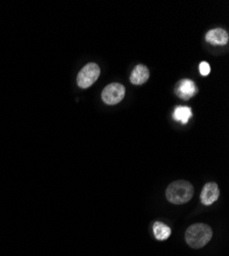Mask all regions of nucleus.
I'll return each instance as SVG.
<instances>
[{"mask_svg":"<svg viewBox=\"0 0 229 256\" xmlns=\"http://www.w3.org/2000/svg\"><path fill=\"white\" fill-rule=\"evenodd\" d=\"M198 92L195 83L190 80V79H182L177 83V86L175 88V92L176 94L184 100H189L190 98H192L193 96H195V94Z\"/></svg>","mask_w":229,"mask_h":256,"instance_id":"5","label":"nucleus"},{"mask_svg":"<svg viewBox=\"0 0 229 256\" xmlns=\"http://www.w3.org/2000/svg\"><path fill=\"white\" fill-rule=\"evenodd\" d=\"M192 117V111L189 108V106H177V108L173 112V118L174 120L182 123V124H187V122L189 121V119Z\"/></svg>","mask_w":229,"mask_h":256,"instance_id":"9","label":"nucleus"},{"mask_svg":"<svg viewBox=\"0 0 229 256\" xmlns=\"http://www.w3.org/2000/svg\"><path fill=\"white\" fill-rule=\"evenodd\" d=\"M149 69L144 65H138L134 68L130 80L134 85H142L149 79Z\"/></svg>","mask_w":229,"mask_h":256,"instance_id":"8","label":"nucleus"},{"mask_svg":"<svg viewBox=\"0 0 229 256\" xmlns=\"http://www.w3.org/2000/svg\"><path fill=\"white\" fill-rule=\"evenodd\" d=\"M210 71H211V68H210V65L207 64L206 62H201L199 64V72L201 74V76H206L210 74Z\"/></svg>","mask_w":229,"mask_h":256,"instance_id":"11","label":"nucleus"},{"mask_svg":"<svg viewBox=\"0 0 229 256\" xmlns=\"http://www.w3.org/2000/svg\"><path fill=\"white\" fill-rule=\"evenodd\" d=\"M220 195L219 188L217 184L215 182H209L204 184L201 194H200V201L203 205L205 206H210L213 203H215Z\"/></svg>","mask_w":229,"mask_h":256,"instance_id":"6","label":"nucleus"},{"mask_svg":"<svg viewBox=\"0 0 229 256\" xmlns=\"http://www.w3.org/2000/svg\"><path fill=\"white\" fill-rule=\"evenodd\" d=\"M228 33L221 28H215L205 34V40L213 46H226L228 44Z\"/></svg>","mask_w":229,"mask_h":256,"instance_id":"7","label":"nucleus"},{"mask_svg":"<svg viewBox=\"0 0 229 256\" xmlns=\"http://www.w3.org/2000/svg\"><path fill=\"white\" fill-rule=\"evenodd\" d=\"M101 70L96 62H89L77 75V84L80 88H89L100 77Z\"/></svg>","mask_w":229,"mask_h":256,"instance_id":"3","label":"nucleus"},{"mask_svg":"<svg viewBox=\"0 0 229 256\" xmlns=\"http://www.w3.org/2000/svg\"><path fill=\"white\" fill-rule=\"evenodd\" d=\"M153 232H154L155 238L158 241H164L171 236L172 230L170 226L158 222L153 224Z\"/></svg>","mask_w":229,"mask_h":256,"instance_id":"10","label":"nucleus"},{"mask_svg":"<svg viewBox=\"0 0 229 256\" xmlns=\"http://www.w3.org/2000/svg\"><path fill=\"white\" fill-rule=\"evenodd\" d=\"M194 190L192 184L186 180H177L172 182L165 192L166 199L171 203L181 205L189 202L193 197Z\"/></svg>","mask_w":229,"mask_h":256,"instance_id":"2","label":"nucleus"},{"mask_svg":"<svg viewBox=\"0 0 229 256\" xmlns=\"http://www.w3.org/2000/svg\"><path fill=\"white\" fill-rule=\"evenodd\" d=\"M124 94H126V88L120 83H111L103 90L102 100L107 104H116L120 102Z\"/></svg>","mask_w":229,"mask_h":256,"instance_id":"4","label":"nucleus"},{"mask_svg":"<svg viewBox=\"0 0 229 256\" xmlns=\"http://www.w3.org/2000/svg\"><path fill=\"white\" fill-rule=\"evenodd\" d=\"M213 237V230L210 226L204 224H195L187 228L185 240L191 248L199 249L205 246Z\"/></svg>","mask_w":229,"mask_h":256,"instance_id":"1","label":"nucleus"}]
</instances>
